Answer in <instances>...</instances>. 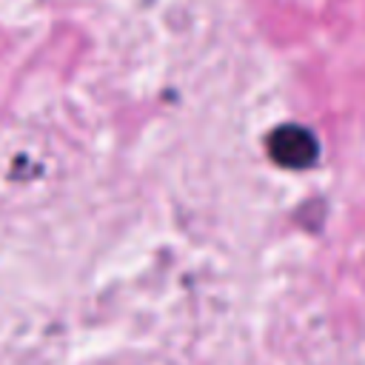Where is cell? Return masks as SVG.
<instances>
[{
	"label": "cell",
	"instance_id": "cell-1",
	"mask_svg": "<svg viewBox=\"0 0 365 365\" xmlns=\"http://www.w3.org/2000/svg\"><path fill=\"white\" fill-rule=\"evenodd\" d=\"M268 154L277 165L308 168V165H314V160L319 154V143H317L314 131H308L305 125L288 123L268 134Z\"/></svg>",
	"mask_w": 365,
	"mask_h": 365
}]
</instances>
